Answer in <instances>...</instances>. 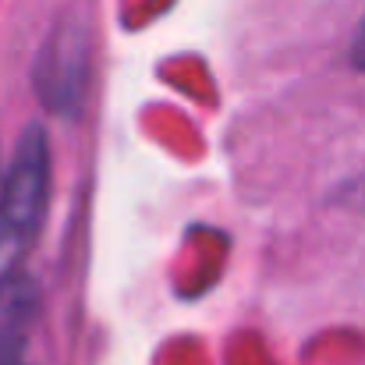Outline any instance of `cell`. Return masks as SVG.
<instances>
[{
  "label": "cell",
  "mask_w": 365,
  "mask_h": 365,
  "mask_svg": "<svg viewBox=\"0 0 365 365\" xmlns=\"http://www.w3.org/2000/svg\"><path fill=\"white\" fill-rule=\"evenodd\" d=\"M50 195V149L39 124H29L18 138V149L11 156L4 188H0V217L18 227L21 235L36 238Z\"/></svg>",
  "instance_id": "6da1fadb"
},
{
  "label": "cell",
  "mask_w": 365,
  "mask_h": 365,
  "mask_svg": "<svg viewBox=\"0 0 365 365\" xmlns=\"http://www.w3.org/2000/svg\"><path fill=\"white\" fill-rule=\"evenodd\" d=\"M86 71H89V36L75 18H68L46 36L36 57V89L43 107L71 118L82 103Z\"/></svg>",
  "instance_id": "7a4b0ae2"
},
{
  "label": "cell",
  "mask_w": 365,
  "mask_h": 365,
  "mask_svg": "<svg viewBox=\"0 0 365 365\" xmlns=\"http://www.w3.org/2000/svg\"><path fill=\"white\" fill-rule=\"evenodd\" d=\"M29 245H32L29 235H21L18 227H11V224L0 217V284H7V280L14 277V269H18L21 255L29 252Z\"/></svg>",
  "instance_id": "3957f363"
},
{
  "label": "cell",
  "mask_w": 365,
  "mask_h": 365,
  "mask_svg": "<svg viewBox=\"0 0 365 365\" xmlns=\"http://www.w3.org/2000/svg\"><path fill=\"white\" fill-rule=\"evenodd\" d=\"M351 61L359 64L365 71V21H362V29H359V36H355V46H351Z\"/></svg>",
  "instance_id": "277c9868"
},
{
  "label": "cell",
  "mask_w": 365,
  "mask_h": 365,
  "mask_svg": "<svg viewBox=\"0 0 365 365\" xmlns=\"http://www.w3.org/2000/svg\"><path fill=\"white\" fill-rule=\"evenodd\" d=\"M0 365H18V362H7V359H0Z\"/></svg>",
  "instance_id": "5b68a950"
}]
</instances>
